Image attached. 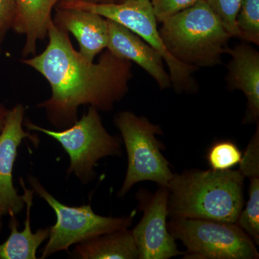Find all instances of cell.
Instances as JSON below:
<instances>
[{
    "label": "cell",
    "instance_id": "23",
    "mask_svg": "<svg viewBox=\"0 0 259 259\" xmlns=\"http://www.w3.org/2000/svg\"><path fill=\"white\" fill-rule=\"evenodd\" d=\"M15 16L14 0H0V50L7 33L13 28Z\"/></svg>",
    "mask_w": 259,
    "mask_h": 259
},
{
    "label": "cell",
    "instance_id": "28",
    "mask_svg": "<svg viewBox=\"0 0 259 259\" xmlns=\"http://www.w3.org/2000/svg\"><path fill=\"white\" fill-rule=\"evenodd\" d=\"M58 1L71 2V1H74V0H58Z\"/></svg>",
    "mask_w": 259,
    "mask_h": 259
},
{
    "label": "cell",
    "instance_id": "7",
    "mask_svg": "<svg viewBox=\"0 0 259 259\" xmlns=\"http://www.w3.org/2000/svg\"><path fill=\"white\" fill-rule=\"evenodd\" d=\"M170 234L186 248L184 259H258L254 242L236 223L171 218Z\"/></svg>",
    "mask_w": 259,
    "mask_h": 259
},
{
    "label": "cell",
    "instance_id": "24",
    "mask_svg": "<svg viewBox=\"0 0 259 259\" xmlns=\"http://www.w3.org/2000/svg\"><path fill=\"white\" fill-rule=\"evenodd\" d=\"M8 110L3 104H0V132L4 126L5 119H6L7 115H8Z\"/></svg>",
    "mask_w": 259,
    "mask_h": 259
},
{
    "label": "cell",
    "instance_id": "14",
    "mask_svg": "<svg viewBox=\"0 0 259 259\" xmlns=\"http://www.w3.org/2000/svg\"><path fill=\"white\" fill-rule=\"evenodd\" d=\"M20 184L23 190V200L26 206V219L23 231H18L16 215L10 216V236L0 244V259H36L37 250L48 239L50 227L40 228L35 233L32 231L30 213L33 199V190H29L22 177Z\"/></svg>",
    "mask_w": 259,
    "mask_h": 259
},
{
    "label": "cell",
    "instance_id": "12",
    "mask_svg": "<svg viewBox=\"0 0 259 259\" xmlns=\"http://www.w3.org/2000/svg\"><path fill=\"white\" fill-rule=\"evenodd\" d=\"M231 56L228 65L227 83L231 90H241L246 97L248 110L245 123H258L259 120V54L247 44L228 48Z\"/></svg>",
    "mask_w": 259,
    "mask_h": 259
},
{
    "label": "cell",
    "instance_id": "26",
    "mask_svg": "<svg viewBox=\"0 0 259 259\" xmlns=\"http://www.w3.org/2000/svg\"><path fill=\"white\" fill-rule=\"evenodd\" d=\"M3 229V218H0V233H1Z\"/></svg>",
    "mask_w": 259,
    "mask_h": 259
},
{
    "label": "cell",
    "instance_id": "10",
    "mask_svg": "<svg viewBox=\"0 0 259 259\" xmlns=\"http://www.w3.org/2000/svg\"><path fill=\"white\" fill-rule=\"evenodd\" d=\"M25 113L21 104L9 110L0 132V218L17 215L25 207L23 195H19L13 185V168L23 140L38 142L36 136L24 131Z\"/></svg>",
    "mask_w": 259,
    "mask_h": 259
},
{
    "label": "cell",
    "instance_id": "27",
    "mask_svg": "<svg viewBox=\"0 0 259 259\" xmlns=\"http://www.w3.org/2000/svg\"><path fill=\"white\" fill-rule=\"evenodd\" d=\"M117 3H124V2L129 1V0H117Z\"/></svg>",
    "mask_w": 259,
    "mask_h": 259
},
{
    "label": "cell",
    "instance_id": "22",
    "mask_svg": "<svg viewBox=\"0 0 259 259\" xmlns=\"http://www.w3.org/2000/svg\"><path fill=\"white\" fill-rule=\"evenodd\" d=\"M157 21L167 18L191 8L202 0H150Z\"/></svg>",
    "mask_w": 259,
    "mask_h": 259
},
{
    "label": "cell",
    "instance_id": "2",
    "mask_svg": "<svg viewBox=\"0 0 259 259\" xmlns=\"http://www.w3.org/2000/svg\"><path fill=\"white\" fill-rule=\"evenodd\" d=\"M245 177L238 170H186L168 183V216L236 223L244 207Z\"/></svg>",
    "mask_w": 259,
    "mask_h": 259
},
{
    "label": "cell",
    "instance_id": "21",
    "mask_svg": "<svg viewBox=\"0 0 259 259\" xmlns=\"http://www.w3.org/2000/svg\"><path fill=\"white\" fill-rule=\"evenodd\" d=\"M239 171L245 178L259 177V125L252 136L239 163Z\"/></svg>",
    "mask_w": 259,
    "mask_h": 259
},
{
    "label": "cell",
    "instance_id": "4",
    "mask_svg": "<svg viewBox=\"0 0 259 259\" xmlns=\"http://www.w3.org/2000/svg\"><path fill=\"white\" fill-rule=\"evenodd\" d=\"M115 125L120 131L127 156V172L118 197H125L135 185L146 181L168 187L174 174L169 162L162 154L164 146L156 137L163 134L161 127L128 111L117 114Z\"/></svg>",
    "mask_w": 259,
    "mask_h": 259
},
{
    "label": "cell",
    "instance_id": "11",
    "mask_svg": "<svg viewBox=\"0 0 259 259\" xmlns=\"http://www.w3.org/2000/svg\"><path fill=\"white\" fill-rule=\"evenodd\" d=\"M107 24L108 51L120 59L139 65L156 81L161 90L171 88V78L165 71L160 53L123 25L110 20H107Z\"/></svg>",
    "mask_w": 259,
    "mask_h": 259
},
{
    "label": "cell",
    "instance_id": "20",
    "mask_svg": "<svg viewBox=\"0 0 259 259\" xmlns=\"http://www.w3.org/2000/svg\"><path fill=\"white\" fill-rule=\"evenodd\" d=\"M232 37H239L236 18L243 0H205Z\"/></svg>",
    "mask_w": 259,
    "mask_h": 259
},
{
    "label": "cell",
    "instance_id": "1",
    "mask_svg": "<svg viewBox=\"0 0 259 259\" xmlns=\"http://www.w3.org/2000/svg\"><path fill=\"white\" fill-rule=\"evenodd\" d=\"M48 35L46 50L22 62L40 73L50 83V98L37 107L45 109L51 125L60 130L72 125L81 105L101 111L112 110L128 90L131 61L107 50L94 64L75 50L68 32L58 28L54 21Z\"/></svg>",
    "mask_w": 259,
    "mask_h": 259
},
{
    "label": "cell",
    "instance_id": "9",
    "mask_svg": "<svg viewBox=\"0 0 259 259\" xmlns=\"http://www.w3.org/2000/svg\"><path fill=\"white\" fill-rule=\"evenodd\" d=\"M168 195L166 187H159L154 194L145 190L138 192L139 207L144 214L131 231L139 259H168L184 255L167 228Z\"/></svg>",
    "mask_w": 259,
    "mask_h": 259
},
{
    "label": "cell",
    "instance_id": "25",
    "mask_svg": "<svg viewBox=\"0 0 259 259\" xmlns=\"http://www.w3.org/2000/svg\"><path fill=\"white\" fill-rule=\"evenodd\" d=\"M90 3H115V0H81Z\"/></svg>",
    "mask_w": 259,
    "mask_h": 259
},
{
    "label": "cell",
    "instance_id": "19",
    "mask_svg": "<svg viewBox=\"0 0 259 259\" xmlns=\"http://www.w3.org/2000/svg\"><path fill=\"white\" fill-rule=\"evenodd\" d=\"M242 153L238 146L233 141H218L209 148L207 154L211 169L214 171H226L239 164Z\"/></svg>",
    "mask_w": 259,
    "mask_h": 259
},
{
    "label": "cell",
    "instance_id": "17",
    "mask_svg": "<svg viewBox=\"0 0 259 259\" xmlns=\"http://www.w3.org/2000/svg\"><path fill=\"white\" fill-rule=\"evenodd\" d=\"M248 200L243 207L236 224L259 245V177H250Z\"/></svg>",
    "mask_w": 259,
    "mask_h": 259
},
{
    "label": "cell",
    "instance_id": "5",
    "mask_svg": "<svg viewBox=\"0 0 259 259\" xmlns=\"http://www.w3.org/2000/svg\"><path fill=\"white\" fill-rule=\"evenodd\" d=\"M61 8L86 10L123 25L160 53L170 71V78L177 93L194 92L193 73L197 68L185 64L167 50L158 29L150 0H129L124 3H90L81 0L63 2Z\"/></svg>",
    "mask_w": 259,
    "mask_h": 259
},
{
    "label": "cell",
    "instance_id": "15",
    "mask_svg": "<svg viewBox=\"0 0 259 259\" xmlns=\"http://www.w3.org/2000/svg\"><path fill=\"white\" fill-rule=\"evenodd\" d=\"M58 0H14L15 16L13 28L26 36L23 56L34 54L38 40L45 38L52 23L51 11Z\"/></svg>",
    "mask_w": 259,
    "mask_h": 259
},
{
    "label": "cell",
    "instance_id": "16",
    "mask_svg": "<svg viewBox=\"0 0 259 259\" xmlns=\"http://www.w3.org/2000/svg\"><path fill=\"white\" fill-rule=\"evenodd\" d=\"M71 258L78 259H137L139 250L128 228L100 235L75 246Z\"/></svg>",
    "mask_w": 259,
    "mask_h": 259
},
{
    "label": "cell",
    "instance_id": "8",
    "mask_svg": "<svg viewBox=\"0 0 259 259\" xmlns=\"http://www.w3.org/2000/svg\"><path fill=\"white\" fill-rule=\"evenodd\" d=\"M28 182L34 193L44 199L56 213V222L50 227L49 241L40 258H47L62 250H69L74 244L100 235L128 228L134 214L122 217H105L94 212L90 204L75 207L61 203L35 177L28 175Z\"/></svg>",
    "mask_w": 259,
    "mask_h": 259
},
{
    "label": "cell",
    "instance_id": "3",
    "mask_svg": "<svg viewBox=\"0 0 259 259\" xmlns=\"http://www.w3.org/2000/svg\"><path fill=\"white\" fill-rule=\"evenodd\" d=\"M162 23L160 35L167 50L178 60L197 68L219 64L232 37L205 0Z\"/></svg>",
    "mask_w": 259,
    "mask_h": 259
},
{
    "label": "cell",
    "instance_id": "13",
    "mask_svg": "<svg viewBox=\"0 0 259 259\" xmlns=\"http://www.w3.org/2000/svg\"><path fill=\"white\" fill-rule=\"evenodd\" d=\"M54 24L66 32H70L79 44V53L88 61L107 48L109 32L107 19L86 10L61 8Z\"/></svg>",
    "mask_w": 259,
    "mask_h": 259
},
{
    "label": "cell",
    "instance_id": "6",
    "mask_svg": "<svg viewBox=\"0 0 259 259\" xmlns=\"http://www.w3.org/2000/svg\"><path fill=\"white\" fill-rule=\"evenodd\" d=\"M98 111L95 107H89L88 113L79 120L59 131L44 128L29 120L24 125L30 131H38L57 141L69 156L68 175L74 174L86 185L96 177L95 167L98 161L122 153L120 139L107 132Z\"/></svg>",
    "mask_w": 259,
    "mask_h": 259
},
{
    "label": "cell",
    "instance_id": "18",
    "mask_svg": "<svg viewBox=\"0 0 259 259\" xmlns=\"http://www.w3.org/2000/svg\"><path fill=\"white\" fill-rule=\"evenodd\" d=\"M239 37L259 44V0H243L236 18Z\"/></svg>",
    "mask_w": 259,
    "mask_h": 259
}]
</instances>
